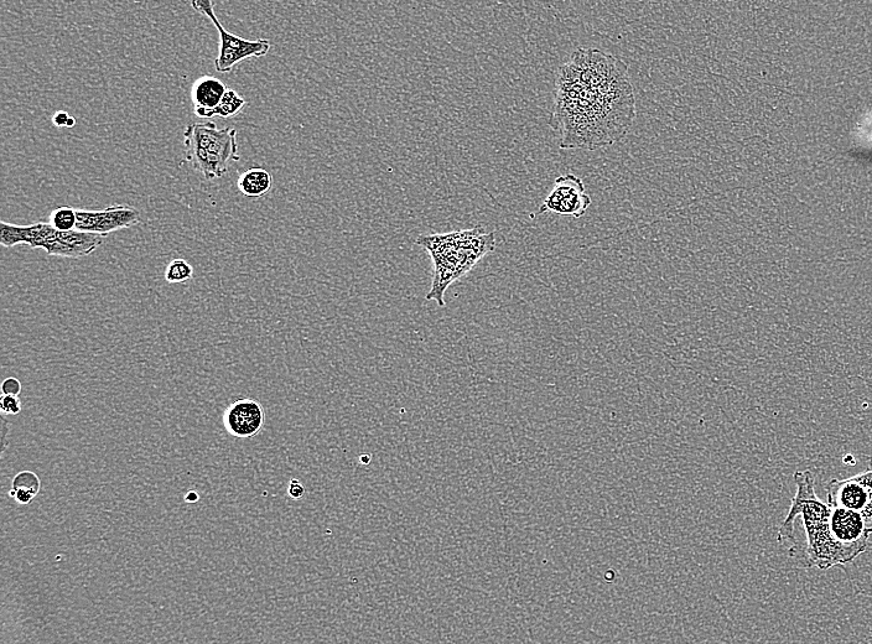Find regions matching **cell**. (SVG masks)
<instances>
[{"label": "cell", "instance_id": "1", "mask_svg": "<svg viewBox=\"0 0 872 644\" xmlns=\"http://www.w3.org/2000/svg\"><path fill=\"white\" fill-rule=\"evenodd\" d=\"M635 118V93L630 79L590 87L558 76L549 126L560 133V148L609 147L626 137Z\"/></svg>", "mask_w": 872, "mask_h": 644}, {"label": "cell", "instance_id": "2", "mask_svg": "<svg viewBox=\"0 0 872 644\" xmlns=\"http://www.w3.org/2000/svg\"><path fill=\"white\" fill-rule=\"evenodd\" d=\"M794 483L797 492L792 498L790 512L778 529V542L796 544L794 523L801 516L807 536V548L804 552L806 566L828 570L833 566L853 563L859 555L835 542L830 534V505L818 497L812 471H797L794 474Z\"/></svg>", "mask_w": 872, "mask_h": 644}, {"label": "cell", "instance_id": "3", "mask_svg": "<svg viewBox=\"0 0 872 644\" xmlns=\"http://www.w3.org/2000/svg\"><path fill=\"white\" fill-rule=\"evenodd\" d=\"M415 243L430 254L434 263L432 290L427 294V300H434L444 308L446 290L469 273L486 254L495 251L496 237L495 232L475 227L444 235L420 236Z\"/></svg>", "mask_w": 872, "mask_h": 644}, {"label": "cell", "instance_id": "4", "mask_svg": "<svg viewBox=\"0 0 872 644\" xmlns=\"http://www.w3.org/2000/svg\"><path fill=\"white\" fill-rule=\"evenodd\" d=\"M186 160L207 180L221 179L240 160L235 128L218 129L214 122L191 124L184 133Z\"/></svg>", "mask_w": 872, "mask_h": 644}, {"label": "cell", "instance_id": "5", "mask_svg": "<svg viewBox=\"0 0 872 644\" xmlns=\"http://www.w3.org/2000/svg\"><path fill=\"white\" fill-rule=\"evenodd\" d=\"M191 5L197 13L209 18L220 34L221 48L215 60V67L221 74L231 72L233 67L247 59L266 56L271 50V41L267 39L247 40L223 28L215 14V3L211 0H194Z\"/></svg>", "mask_w": 872, "mask_h": 644}, {"label": "cell", "instance_id": "6", "mask_svg": "<svg viewBox=\"0 0 872 644\" xmlns=\"http://www.w3.org/2000/svg\"><path fill=\"white\" fill-rule=\"evenodd\" d=\"M827 495L830 506L861 514L866 527L872 532V469L849 479L830 480Z\"/></svg>", "mask_w": 872, "mask_h": 644}, {"label": "cell", "instance_id": "7", "mask_svg": "<svg viewBox=\"0 0 872 644\" xmlns=\"http://www.w3.org/2000/svg\"><path fill=\"white\" fill-rule=\"evenodd\" d=\"M591 205V197L585 192L584 181L574 174L559 176L550 190L537 215L545 212L580 218Z\"/></svg>", "mask_w": 872, "mask_h": 644}, {"label": "cell", "instance_id": "8", "mask_svg": "<svg viewBox=\"0 0 872 644\" xmlns=\"http://www.w3.org/2000/svg\"><path fill=\"white\" fill-rule=\"evenodd\" d=\"M76 230L106 237L140 223V212L132 206L116 205L101 211L76 210Z\"/></svg>", "mask_w": 872, "mask_h": 644}, {"label": "cell", "instance_id": "9", "mask_svg": "<svg viewBox=\"0 0 872 644\" xmlns=\"http://www.w3.org/2000/svg\"><path fill=\"white\" fill-rule=\"evenodd\" d=\"M829 529L835 542L858 554L859 557L868 550L872 532L866 527L861 514L830 506Z\"/></svg>", "mask_w": 872, "mask_h": 644}, {"label": "cell", "instance_id": "10", "mask_svg": "<svg viewBox=\"0 0 872 644\" xmlns=\"http://www.w3.org/2000/svg\"><path fill=\"white\" fill-rule=\"evenodd\" d=\"M223 427L237 439H252L261 433L266 412L263 405L252 398L238 399L228 405L222 417Z\"/></svg>", "mask_w": 872, "mask_h": 644}, {"label": "cell", "instance_id": "11", "mask_svg": "<svg viewBox=\"0 0 872 644\" xmlns=\"http://www.w3.org/2000/svg\"><path fill=\"white\" fill-rule=\"evenodd\" d=\"M57 231L50 223L39 222L29 226H17L13 223L0 222V244L13 248L24 244L30 248L46 249L56 240Z\"/></svg>", "mask_w": 872, "mask_h": 644}, {"label": "cell", "instance_id": "12", "mask_svg": "<svg viewBox=\"0 0 872 644\" xmlns=\"http://www.w3.org/2000/svg\"><path fill=\"white\" fill-rule=\"evenodd\" d=\"M102 236L81 231H57L56 240L46 249L49 256L62 258H83L91 256L102 246Z\"/></svg>", "mask_w": 872, "mask_h": 644}, {"label": "cell", "instance_id": "13", "mask_svg": "<svg viewBox=\"0 0 872 644\" xmlns=\"http://www.w3.org/2000/svg\"><path fill=\"white\" fill-rule=\"evenodd\" d=\"M227 90L225 83L214 76H202L197 79L191 90L195 116L202 119L215 117L216 108Z\"/></svg>", "mask_w": 872, "mask_h": 644}, {"label": "cell", "instance_id": "14", "mask_svg": "<svg viewBox=\"0 0 872 644\" xmlns=\"http://www.w3.org/2000/svg\"><path fill=\"white\" fill-rule=\"evenodd\" d=\"M238 190L249 199H261L273 188V176L263 168H252L240 175Z\"/></svg>", "mask_w": 872, "mask_h": 644}, {"label": "cell", "instance_id": "15", "mask_svg": "<svg viewBox=\"0 0 872 644\" xmlns=\"http://www.w3.org/2000/svg\"><path fill=\"white\" fill-rule=\"evenodd\" d=\"M247 105L245 98L238 95L235 90L228 88L223 96L220 105L216 108V116L227 119L237 116L242 112V109Z\"/></svg>", "mask_w": 872, "mask_h": 644}, {"label": "cell", "instance_id": "16", "mask_svg": "<svg viewBox=\"0 0 872 644\" xmlns=\"http://www.w3.org/2000/svg\"><path fill=\"white\" fill-rule=\"evenodd\" d=\"M194 277V267L183 258H175L165 269V280L170 284L188 282Z\"/></svg>", "mask_w": 872, "mask_h": 644}, {"label": "cell", "instance_id": "17", "mask_svg": "<svg viewBox=\"0 0 872 644\" xmlns=\"http://www.w3.org/2000/svg\"><path fill=\"white\" fill-rule=\"evenodd\" d=\"M49 223L56 231L69 232L76 230V210L70 206L57 207L50 214Z\"/></svg>", "mask_w": 872, "mask_h": 644}, {"label": "cell", "instance_id": "18", "mask_svg": "<svg viewBox=\"0 0 872 644\" xmlns=\"http://www.w3.org/2000/svg\"><path fill=\"white\" fill-rule=\"evenodd\" d=\"M12 486L14 490H17V488H24V490L34 492L35 495L38 496L41 488V481L40 477L36 475L35 472L25 470L20 471L19 474L15 475Z\"/></svg>", "mask_w": 872, "mask_h": 644}, {"label": "cell", "instance_id": "19", "mask_svg": "<svg viewBox=\"0 0 872 644\" xmlns=\"http://www.w3.org/2000/svg\"><path fill=\"white\" fill-rule=\"evenodd\" d=\"M22 409V401L19 397L2 396L0 398V410L4 415H18Z\"/></svg>", "mask_w": 872, "mask_h": 644}, {"label": "cell", "instance_id": "20", "mask_svg": "<svg viewBox=\"0 0 872 644\" xmlns=\"http://www.w3.org/2000/svg\"><path fill=\"white\" fill-rule=\"evenodd\" d=\"M22 383H20L18 378L8 377L4 379L2 383V394L3 396H14L19 397L20 393H22Z\"/></svg>", "mask_w": 872, "mask_h": 644}, {"label": "cell", "instance_id": "21", "mask_svg": "<svg viewBox=\"0 0 872 644\" xmlns=\"http://www.w3.org/2000/svg\"><path fill=\"white\" fill-rule=\"evenodd\" d=\"M9 496L14 498V500L22 506L30 505V503L33 502L34 498L36 497L34 492L24 490V488H17V490H14V488H12V490L9 491Z\"/></svg>", "mask_w": 872, "mask_h": 644}, {"label": "cell", "instance_id": "22", "mask_svg": "<svg viewBox=\"0 0 872 644\" xmlns=\"http://www.w3.org/2000/svg\"><path fill=\"white\" fill-rule=\"evenodd\" d=\"M305 486L298 479H292L288 485V496L293 500H301L305 496Z\"/></svg>", "mask_w": 872, "mask_h": 644}, {"label": "cell", "instance_id": "23", "mask_svg": "<svg viewBox=\"0 0 872 644\" xmlns=\"http://www.w3.org/2000/svg\"><path fill=\"white\" fill-rule=\"evenodd\" d=\"M70 117V114L65 111L56 112L53 117V123L57 128H66Z\"/></svg>", "mask_w": 872, "mask_h": 644}, {"label": "cell", "instance_id": "24", "mask_svg": "<svg viewBox=\"0 0 872 644\" xmlns=\"http://www.w3.org/2000/svg\"><path fill=\"white\" fill-rule=\"evenodd\" d=\"M10 427H12V424H10L8 422L7 418H5L3 415V417H2V455H4L5 449H7V446H8Z\"/></svg>", "mask_w": 872, "mask_h": 644}, {"label": "cell", "instance_id": "25", "mask_svg": "<svg viewBox=\"0 0 872 644\" xmlns=\"http://www.w3.org/2000/svg\"><path fill=\"white\" fill-rule=\"evenodd\" d=\"M186 503H196L200 501V495L196 491H189L184 498Z\"/></svg>", "mask_w": 872, "mask_h": 644}, {"label": "cell", "instance_id": "26", "mask_svg": "<svg viewBox=\"0 0 872 644\" xmlns=\"http://www.w3.org/2000/svg\"><path fill=\"white\" fill-rule=\"evenodd\" d=\"M75 126H76V118L71 116L69 119V123H67L66 128L71 129V128H74Z\"/></svg>", "mask_w": 872, "mask_h": 644}]
</instances>
